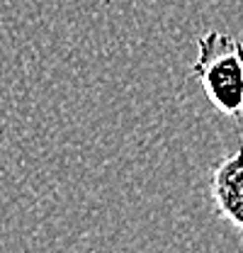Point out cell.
<instances>
[{
	"mask_svg": "<svg viewBox=\"0 0 243 253\" xmlns=\"http://www.w3.org/2000/svg\"><path fill=\"white\" fill-rule=\"evenodd\" d=\"M214 107L239 120L243 115V42L219 30L197 39V59L190 66Z\"/></svg>",
	"mask_w": 243,
	"mask_h": 253,
	"instance_id": "cell-1",
	"label": "cell"
},
{
	"mask_svg": "<svg viewBox=\"0 0 243 253\" xmlns=\"http://www.w3.org/2000/svg\"><path fill=\"white\" fill-rule=\"evenodd\" d=\"M209 195L216 217L229 224L243 244V141L212 168Z\"/></svg>",
	"mask_w": 243,
	"mask_h": 253,
	"instance_id": "cell-2",
	"label": "cell"
}]
</instances>
